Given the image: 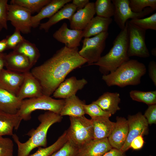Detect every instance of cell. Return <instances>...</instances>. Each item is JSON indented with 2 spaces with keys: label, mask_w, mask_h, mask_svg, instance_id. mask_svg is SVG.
<instances>
[{
  "label": "cell",
  "mask_w": 156,
  "mask_h": 156,
  "mask_svg": "<svg viewBox=\"0 0 156 156\" xmlns=\"http://www.w3.org/2000/svg\"><path fill=\"white\" fill-rule=\"evenodd\" d=\"M78 47L64 46L31 71L40 83L43 95L50 96L67 75L87 63L78 53Z\"/></svg>",
  "instance_id": "6da1fadb"
},
{
  "label": "cell",
  "mask_w": 156,
  "mask_h": 156,
  "mask_svg": "<svg viewBox=\"0 0 156 156\" xmlns=\"http://www.w3.org/2000/svg\"><path fill=\"white\" fill-rule=\"evenodd\" d=\"M62 118V116L60 114L47 111L39 116L38 119L40 123L36 129L28 132L27 134L30 138L26 142H21L18 136L13 134L12 138L18 146L17 156H29L34 148L46 147L47 134L49 129L53 124L61 122Z\"/></svg>",
  "instance_id": "7a4b0ae2"
},
{
  "label": "cell",
  "mask_w": 156,
  "mask_h": 156,
  "mask_svg": "<svg viewBox=\"0 0 156 156\" xmlns=\"http://www.w3.org/2000/svg\"><path fill=\"white\" fill-rule=\"evenodd\" d=\"M121 29L113 42V46L109 51L99 60L91 65L99 66L100 72L107 75L115 70L121 65L129 60L127 55L128 46V22Z\"/></svg>",
  "instance_id": "3957f363"
},
{
  "label": "cell",
  "mask_w": 156,
  "mask_h": 156,
  "mask_svg": "<svg viewBox=\"0 0 156 156\" xmlns=\"http://www.w3.org/2000/svg\"><path fill=\"white\" fill-rule=\"evenodd\" d=\"M146 71L143 63L136 60L129 59L114 71L103 75L102 79L108 86H116L123 88L137 85L140 84L141 78Z\"/></svg>",
  "instance_id": "277c9868"
},
{
  "label": "cell",
  "mask_w": 156,
  "mask_h": 156,
  "mask_svg": "<svg viewBox=\"0 0 156 156\" xmlns=\"http://www.w3.org/2000/svg\"><path fill=\"white\" fill-rule=\"evenodd\" d=\"M64 102V99H56L44 95L37 97L23 100L17 113L23 120L31 118L32 112L37 110L50 111L60 114Z\"/></svg>",
  "instance_id": "5b68a950"
},
{
  "label": "cell",
  "mask_w": 156,
  "mask_h": 156,
  "mask_svg": "<svg viewBox=\"0 0 156 156\" xmlns=\"http://www.w3.org/2000/svg\"><path fill=\"white\" fill-rule=\"evenodd\" d=\"M70 125L67 130L70 140L79 148L93 139V126L92 120L84 116H69Z\"/></svg>",
  "instance_id": "8992f818"
},
{
  "label": "cell",
  "mask_w": 156,
  "mask_h": 156,
  "mask_svg": "<svg viewBox=\"0 0 156 156\" xmlns=\"http://www.w3.org/2000/svg\"><path fill=\"white\" fill-rule=\"evenodd\" d=\"M108 35V31L103 32L92 38H85L82 40L83 45L78 53L86 60L88 66L96 62L101 58Z\"/></svg>",
  "instance_id": "52a82bcc"
},
{
  "label": "cell",
  "mask_w": 156,
  "mask_h": 156,
  "mask_svg": "<svg viewBox=\"0 0 156 156\" xmlns=\"http://www.w3.org/2000/svg\"><path fill=\"white\" fill-rule=\"evenodd\" d=\"M128 57L136 56L147 58L150 54L145 42L146 31L142 29L134 24L128 22Z\"/></svg>",
  "instance_id": "ba28073f"
},
{
  "label": "cell",
  "mask_w": 156,
  "mask_h": 156,
  "mask_svg": "<svg viewBox=\"0 0 156 156\" xmlns=\"http://www.w3.org/2000/svg\"><path fill=\"white\" fill-rule=\"evenodd\" d=\"M31 13L26 8L15 4H8L7 20L15 29L23 34L31 32Z\"/></svg>",
  "instance_id": "9c48e42d"
},
{
  "label": "cell",
  "mask_w": 156,
  "mask_h": 156,
  "mask_svg": "<svg viewBox=\"0 0 156 156\" xmlns=\"http://www.w3.org/2000/svg\"><path fill=\"white\" fill-rule=\"evenodd\" d=\"M112 1L115 8L114 20L121 30L125 27L129 19L142 18L154 11L152 8L147 7L141 12H135L129 7V0H112Z\"/></svg>",
  "instance_id": "30bf717a"
},
{
  "label": "cell",
  "mask_w": 156,
  "mask_h": 156,
  "mask_svg": "<svg viewBox=\"0 0 156 156\" xmlns=\"http://www.w3.org/2000/svg\"><path fill=\"white\" fill-rule=\"evenodd\" d=\"M128 133L126 141L120 149L123 152L130 148L132 140L139 135L143 136L148 134V124L145 118L141 112L129 115L128 118Z\"/></svg>",
  "instance_id": "8fae6325"
},
{
  "label": "cell",
  "mask_w": 156,
  "mask_h": 156,
  "mask_svg": "<svg viewBox=\"0 0 156 156\" xmlns=\"http://www.w3.org/2000/svg\"><path fill=\"white\" fill-rule=\"evenodd\" d=\"M58 41L64 44L69 48L78 47L83 36V30L69 29L67 24L64 23L53 35Z\"/></svg>",
  "instance_id": "7c38bea8"
},
{
  "label": "cell",
  "mask_w": 156,
  "mask_h": 156,
  "mask_svg": "<svg viewBox=\"0 0 156 156\" xmlns=\"http://www.w3.org/2000/svg\"><path fill=\"white\" fill-rule=\"evenodd\" d=\"M23 74V81L17 96L23 100L26 98L37 97L43 95L40 83L31 72L29 71Z\"/></svg>",
  "instance_id": "4fadbf2b"
},
{
  "label": "cell",
  "mask_w": 156,
  "mask_h": 156,
  "mask_svg": "<svg viewBox=\"0 0 156 156\" xmlns=\"http://www.w3.org/2000/svg\"><path fill=\"white\" fill-rule=\"evenodd\" d=\"M88 83L84 78L77 79L74 76L67 79L62 82L53 92L55 98L66 99L76 95L78 91L82 89Z\"/></svg>",
  "instance_id": "5bb4252c"
},
{
  "label": "cell",
  "mask_w": 156,
  "mask_h": 156,
  "mask_svg": "<svg viewBox=\"0 0 156 156\" xmlns=\"http://www.w3.org/2000/svg\"><path fill=\"white\" fill-rule=\"evenodd\" d=\"M24 78L23 73L3 68L0 73V87L17 96Z\"/></svg>",
  "instance_id": "9a60e30c"
},
{
  "label": "cell",
  "mask_w": 156,
  "mask_h": 156,
  "mask_svg": "<svg viewBox=\"0 0 156 156\" xmlns=\"http://www.w3.org/2000/svg\"><path fill=\"white\" fill-rule=\"evenodd\" d=\"M114 128L107 138L112 148L120 150L125 144L128 135L129 127L127 120L117 116Z\"/></svg>",
  "instance_id": "2e32d148"
},
{
  "label": "cell",
  "mask_w": 156,
  "mask_h": 156,
  "mask_svg": "<svg viewBox=\"0 0 156 156\" xmlns=\"http://www.w3.org/2000/svg\"><path fill=\"white\" fill-rule=\"evenodd\" d=\"M112 148L107 138L93 139L79 148L77 156H103Z\"/></svg>",
  "instance_id": "e0dca14e"
},
{
  "label": "cell",
  "mask_w": 156,
  "mask_h": 156,
  "mask_svg": "<svg viewBox=\"0 0 156 156\" xmlns=\"http://www.w3.org/2000/svg\"><path fill=\"white\" fill-rule=\"evenodd\" d=\"M4 61L6 69L21 73L29 71L33 67L27 56L14 51L6 54Z\"/></svg>",
  "instance_id": "ac0fdd59"
},
{
  "label": "cell",
  "mask_w": 156,
  "mask_h": 156,
  "mask_svg": "<svg viewBox=\"0 0 156 156\" xmlns=\"http://www.w3.org/2000/svg\"><path fill=\"white\" fill-rule=\"evenodd\" d=\"M95 14L94 3L89 2L83 9L73 14L70 21V29L83 30Z\"/></svg>",
  "instance_id": "d6986e66"
},
{
  "label": "cell",
  "mask_w": 156,
  "mask_h": 156,
  "mask_svg": "<svg viewBox=\"0 0 156 156\" xmlns=\"http://www.w3.org/2000/svg\"><path fill=\"white\" fill-rule=\"evenodd\" d=\"M71 1V0H51L37 14L32 16V27H37L40 24L41 20L46 18H49L64 5Z\"/></svg>",
  "instance_id": "ffe728a7"
},
{
  "label": "cell",
  "mask_w": 156,
  "mask_h": 156,
  "mask_svg": "<svg viewBox=\"0 0 156 156\" xmlns=\"http://www.w3.org/2000/svg\"><path fill=\"white\" fill-rule=\"evenodd\" d=\"M23 120L18 114H11L0 110V136H12Z\"/></svg>",
  "instance_id": "44dd1931"
},
{
  "label": "cell",
  "mask_w": 156,
  "mask_h": 156,
  "mask_svg": "<svg viewBox=\"0 0 156 156\" xmlns=\"http://www.w3.org/2000/svg\"><path fill=\"white\" fill-rule=\"evenodd\" d=\"M76 10V7L72 3L66 4L50 18L47 21L40 23L39 29L48 32L52 26L60 21L65 19H68L70 21Z\"/></svg>",
  "instance_id": "7402d4cb"
},
{
  "label": "cell",
  "mask_w": 156,
  "mask_h": 156,
  "mask_svg": "<svg viewBox=\"0 0 156 156\" xmlns=\"http://www.w3.org/2000/svg\"><path fill=\"white\" fill-rule=\"evenodd\" d=\"M112 21V18H105L97 16L94 17L83 30V37L88 38L108 31Z\"/></svg>",
  "instance_id": "603a6c76"
},
{
  "label": "cell",
  "mask_w": 156,
  "mask_h": 156,
  "mask_svg": "<svg viewBox=\"0 0 156 156\" xmlns=\"http://www.w3.org/2000/svg\"><path fill=\"white\" fill-rule=\"evenodd\" d=\"M64 100V105L60 113L61 116L79 117L84 116L85 114L83 105L86 104L84 101L80 100L76 95Z\"/></svg>",
  "instance_id": "cb8c5ba5"
},
{
  "label": "cell",
  "mask_w": 156,
  "mask_h": 156,
  "mask_svg": "<svg viewBox=\"0 0 156 156\" xmlns=\"http://www.w3.org/2000/svg\"><path fill=\"white\" fill-rule=\"evenodd\" d=\"M120 102L118 92H106L92 103L97 105L103 110L114 114L120 109L119 104Z\"/></svg>",
  "instance_id": "d4e9b609"
},
{
  "label": "cell",
  "mask_w": 156,
  "mask_h": 156,
  "mask_svg": "<svg viewBox=\"0 0 156 156\" xmlns=\"http://www.w3.org/2000/svg\"><path fill=\"white\" fill-rule=\"evenodd\" d=\"M22 101L0 87V110L8 114H16Z\"/></svg>",
  "instance_id": "484cf974"
},
{
  "label": "cell",
  "mask_w": 156,
  "mask_h": 156,
  "mask_svg": "<svg viewBox=\"0 0 156 156\" xmlns=\"http://www.w3.org/2000/svg\"><path fill=\"white\" fill-rule=\"evenodd\" d=\"M93 126L94 139L107 138L114 129L115 122L111 121L109 118L98 117L91 118Z\"/></svg>",
  "instance_id": "4316f807"
},
{
  "label": "cell",
  "mask_w": 156,
  "mask_h": 156,
  "mask_svg": "<svg viewBox=\"0 0 156 156\" xmlns=\"http://www.w3.org/2000/svg\"><path fill=\"white\" fill-rule=\"evenodd\" d=\"M13 51L27 56L33 66L37 62L40 55L36 45L25 38Z\"/></svg>",
  "instance_id": "83f0119b"
},
{
  "label": "cell",
  "mask_w": 156,
  "mask_h": 156,
  "mask_svg": "<svg viewBox=\"0 0 156 156\" xmlns=\"http://www.w3.org/2000/svg\"><path fill=\"white\" fill-rule=\"evenodd\" d=\"M68 140V136L66 130L53 144L47 147H39L36 152L29 156H51L60 149Z\"/></svg>",
  "instance_id": "f1b7e54d"
},
{
  "label": "cell",
  "mask_w": 156,
  "mask_h": 156,
  "mask_svg": "<svg viewBox=\"0 0 156 156\" xmlns=\"http://www.w3.org/2000/svg\"><path fill=\"white\" fill-rule=\"evenodd\" d=\"M97 16L105 18H111L115 12V7L111 0H97L94 3Z\"/></svg>",
  "instance_id": "f546056e"
},
{
  "label": "cell",
  "mask_w": 156,
  "mask_h": 156,
  "mask_svg": "<svg viewBox=\"0 0 156 156\" xmlns=\"http://www.w3.org/2000/svg\"><path fill=\"white\" fill-rule=\"evenodd\" d=\"M51 0H12L10 4H15L25 8L32 13H38Z\"/></svg>",
  "instance_id": "4dcf8cb0"
},
{
  "label": "cell",
  "mask_w": 156,
  "mask_h": 156,
  "mask_svg": "<svg viewBox=\"0 0 156 156\" xmlns=\"http://www.w3.org/2000/svg\"><path fill=\"white\" fill-rule=\"evenodd\" d=\"M129 95L133 100L144 103L148 105L156 104V91H142L132 90Z\"/></svg>",
  "instance_id": "1f68e13d"
},
{
  "label": "cell",
  "mask_w": 156,
  "mask_h": 156,
  "mask_svg": "<svg viewBox=\"0 0 156 156\" xmlns=\"http://www.w3.org/2000/svg\"><path fill=\"white\" fill-rule=\"evenodd\" d=\"M131 23L143 30L150 29L156 30V13L146 18L131 19Z\"/></svg>",
  "instance_id": "d6a6232c"
},
{
  "label": "cell",
  "mask_w": 156,
  "mask_h": 156,
  "mask_svg": "<svg viewBox=\"0 0 156 156\" xmlns=\"http://www.w3.org/2000/svg\"><path fill=\"white\" fill-rule=\"evenodd\" d=\"M129 2L130 8L135 12H141L147 7L156 10V0H129Z\"/></svg>",
  "instance_id": "836d02e7"
},
{
  "label": "cell",
  "mask_w": 156,
  "mask_h": 156,
  "mask_svg": "<svg viewBox=\"0 0 156 156\" xmlns=\"http://www.w3.org/2000/svg\"><path fill=\"white\" fill-rule=\"evenodd\" d=\"M85 114L89 115L91 118L98 117H106L109 118L112 114L110 112L102 109L96 104L91 103L83 105Z\"/></svg>",
  "instance_id": "e575fe53"
},
{
  "label": "cell",
  "mask_w": 156,
  "mask_h": 156,
  "mask_svg": "<svg viewBox=\"0 0 156 156\" xmlns=\"http://www.w3.org/2000/svg\"><path fill=\"white\" fill-rule=\"evenodd\" d=\"M79 148L68 140L58 150L51 156H77Z\"/></svg>",
  "instance_id": "d590c367"
},
{
  "label": "cell",
  "mask_w": 156,
  "mask_h": 156,
  "mask_svg": "<svg viewBox=\"0 0 156 156\" xmlns=\"http://www.w3.org/2000/svg\"><path fill=\"white\" fill-rule=\"evenodd\" d=\"M14 146L12 139L0 136V156H13Z\"/></svg>",
  "instance_id": "8d00e7d4"
},
{
  "label": "cell",
  "mask_w": 156,
  "mask_h": 156,
  "mask_svg": "<svg viewBox=\"0 0 156 156\" xmlns=\"http://www.w3.org/2000/svg\"><path fill=\"white\" fill-rule=\"evenodd\" d=\"M6 38L7 49H12L13 50L24 39L21 35L20 31L16 29L13 34L7 36Z\"/></svg>",
  "instance_id": "74e56055"
},
{
  "label": "cell",
  "mask_w": 156,
  "mask_h": 156,
  "mask_svg": "<svg viewBox=\"0 0 156 156\" xmlns=\"http://www.w3.org/2000/svg\"><path fill=\"white\" fill-rule=\"evenodd\" d=\"M8 0H0V25L6 29L8 27L7 22Z\"/></svg>",
  "instance_id": "f35d334b"
},
{
  "label": "cell",
  "mask_w": 156,
  "mask_h": 156,
  "mask_svg": "<svg viewBox=\"0 0 156 156\" xmlns=\"http://www.w3.org/2000/svg\"><path fill=\"white\" fill-rule=\"evenodd\" d=\"M144 116L148 125L156 123V104L148 105Z\"/></svg>",
  "instance_id": "ab89813d"
},
{
  "label": "cell",
  "mask_w": 156,
  "mask_h": 156,
  "mask_svg": "<svg viewBox=\"0 0 156 156\" xmlns=\"http://www.w3.org/2000/svg\"><path fill=\"white\" fill-rule=\"evenodd\" d=\"M149 75L153 84L156 86V63L153 60L150 62L148 65Z\"/></svg>",
  "instance_id": "60d3db41"
},
{
  "label": "cell",
  "mask_w": 156,
  "mask_h": 156,
  "mask_svg": "<svg viewBox=\"0 0 156 156\" xmlns=\"http://www.w3.org/2000/svg\"><path fill=\"white\" fill-rule=\"evenodd\" d=\"M143 136L139 135L135 138L131 142L130 145V148L135 150L141 149L143 146L144 141Z\"/></svg>",
  "instance_id": "b9f144b4"
},
{
  "label": "cell",
  "mask_w": 156,
  "mask_h": 156,
  "mask_svg": "<svg viewBox=\"0 0 156 156\" xmlns=\"http://www.w3.org/2000/svg\"><path fill=\"white\" fill-rule=\"evenodd\" d=\"M103 156H126L125 153L120 150L112 148L106 153Z\"/></svg>",
  "instance_id": "7bdbcfd3"
},
{
  "label": "cell",
  "mask_w": 156,
  "mask_h": 156,
  "mask_svg": "<svg viewBox=\"0 0 156 156\" xmlns=\"http://www.w3.org/2000/svg\"><path fill=\"white\" fill-rule=\"evenodd\" d=\"M89 2V0H73L72 3L76 7L78 10L83 9Z\"/></svg>",
  "instance_id": "ee69618b"
},
{
  "label": "cell",
  "mask_w": 156,
  "mask_h": 156,
  "mask_svg": "<svg viewBox=\"0 0 156 156\" xmlns=\"http://www.w3.org/2000/svg\"><path fill=\"white\" fill-rule=\"evenodd\" d=\"M6 50H7V40L5 38L0 41V53H3Z\"/></svg>",
  "instance_id": "f6af8a7d"
},
{
  "label": "cell",
  "mask_w": 156,
  "mask_h": 156,
  "mask_svg": "<svg viewBox=\"0 0 156 156\" xmlns=\"http://www.w3.org/2000/svg\"><path fill=\"white\" fill-rule=\"evenodd\" d=\"M6 53H0V73L5 67V57Z\"/></svg>",
  "instance_id": "bcb514c9"
},
{
  "label": "cell",
  "mask_w": 156,
  "mask_h": 156,
  "mask_svg": "<svg viewBox=\"0 0 156 156\" xmlns=\"http://www.w3.org/2000/svg\"><path fill=\"white\" fill-rule=\"evenodd\" d=\"M156 48H153L151 51V53L152 55L154 56H156Z\"/></svg>",
  "instance_id": "7dc6e473"
},
{
  "label": "cell",
  "mask_w": 156,
  "mask_h": 156,
  "mask_svg": "<svg viewBox=\"0 0 156 156\" xmlns=\"http://www.w3.org/2000/svg\"><path fill=\"white\" fill-rule=\"evenodd\" d=\"M3 28V27L0 25V32L1 31Z\"/></svg>",
  "instance_id": "c3c4849f"
},
{
  "label": "cell",
  "mask_w": 156,
  "mask_h": 156,
  "mask_svg": "<svg viewBox=\"0 0 156 156\" xmlns=\"http://www.w3.org/2000/svg\"><path fill=\"white\" fill-rule=\"evenodd\" d=\"M149 156H151V155H150Z\"/></svg>",
  "instance_id": "681fc988"
}]
</instances>
